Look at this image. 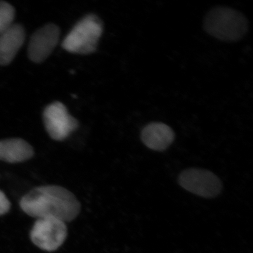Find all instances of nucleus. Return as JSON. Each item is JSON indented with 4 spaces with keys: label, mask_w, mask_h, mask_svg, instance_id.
<instances>
[{
    "label": "nucleus",
    "mask_w": 253,
    "mask_h": 253,
    "mask_svg": "<svg viewBox=\"0 0 253 253\" xmlns=\"http://www.w3.org/2000/svg\"><path fill=\"white\" fill-rule=\"evenodd\" d=\"M20 207L32 217L55 218L65 223L74 220L81 210V204L73 193L56 185L31 190L21 198Z\"/></svg>",
    "instance_id": "nucleus-1"
},
{
    "label": "nucleus",
    "mask_w": 253,
    "mask_h": 253,
    "mask_svg": "<svg viewBox=\"0 0 253 253\" xmlns=\"http://www.w3.org/2000/svg\"><path fill=\"white\" fill-rule=\"evenodd\" d=\"M205 31L210 36L226 42L242 39L249 31V21L239 11L226 6H216L206 15Z\"/></svg>",
    "instance_id": "nucleus-2"
},
{
    "label": "nucleus",
    "mask_w": 253,
    "mask_h": 253,
    "mask_svg": "<svg viewBox=\"0 0 253 253\" xmlns=\"http://www.w3.org/2000/svg\"><path fill=\"white\" fill-rule=\"evenodd\" d=\"M104 31L99 16L89 14L78 21L63 40V49L72 54H91L96 51Z\"/></svg>",
    "instance_id": "nucleus-3"
},
{
    "label": "nucleus",
    "mask_w": 253,
    "mask_h": 253,
    "mask_svg": "<svg viewBox=\"0 0 253 253\" xmlns=\"http://www.w3.org/2000/svg\"><path fill=\"white\" fill-rule=\"evenodd\" d=\"M31 239L37 247L53 252L61 247L68 236L66 223L55 218L37 219L32 228Z\"/></svg>",
    "instance_id": "nucleus-4"
},
{
    "label": "nucleus",
    "mask_w": 253,
    "mask_h": 253,
    "mask_svg": "<svg viewBox=\"0 0 253 253\" xmlns=\"http://www.w3.org/2000/svg\"><path fill=\"white\" fill-rule=\"evenodd\" d=\"M178 183L183 189L206 199L215 198L222 189L221 181L216 174L199 168H189L181 172Z\"/></svg>",
    "instance_id": "nucleus-5"
},
{
    "label": "nucleus",
    "mask_w": 253,
    "mask_h": 253,
    "mask_svg": "<svg viewBox=\"0 0 253 253\" xmlns=\"http://www.w3.org/2000/svg\"><path fill=\"white\" fill-rule=\"evenodd\" d=\"M43 121L50 137L55 141L65 140L79 126L77 120L59 101H55L46 106L43 112Z\"/></svg>",
    "instance_id": "nucleus-6"
},
{
    "label": "nucleus",
    "mask_w": 253,
    "mask_h": 253,
    "mask_svg": "<svg viewBox=\"0 0 253 253\" xmlns=\"http://www.w3.org/2000/svg\"><path fill=\"white\" fill-rule=\"evenodd\" d=\"M61 31L57 25L48 23L37 30L31 36L28 48V57L33 62L42 63L59 43Z\"/></svg>",
    "instance_id": "nucleus-7"
},
{
    "label": "nucleus",
    "mask_w": 253,
    "mask_h": 253,
    "mask_svg": "<svg viewBox=\"0 0 253 253\" xmlns=\"http://www.w3.org/2000/svg\"><path fill=\"white\" fill-rule=\"evenodd\" d=\"M26 40L22 25L13 23L0 34V66L12 62Z\"/></svg>",
    "instance_id": "nucleus-8"
},
{
    "label": "nucleus",
    "mask_w": 253,
    "mask_h": 253,
    "mask_svg": "<svg viewBox=\"0 0 253 253\" xmlns=\"http://www.w3.org/2000/svg\"><path fill=\"white\" fill-rule=\"evenodd\" d=\"M175 138L170 126L163 123H151L143 128L141 139L146 147L154 151H163L168 149Z\"/></svg>",
    "instance_id": "nucleus-9"
},
{
    "label": "nucleus",
    "mask_w": 253,
    "mask_h": 253,
    "mask_svg": "<svg viewBox=\"0 0 253 253\" xmlns=\"http://www.w3.org/2000/svg\"><path fill=\"white\" fill-rule=\"evenodd\" d=\"M34 149L29 143L20 138L0 140V161L9 163L25 162L34 156Z\"/></svg>",
    "instance_id": "nucleus-10"
},
{
    "label": "nucleus",
    "mask_w": 253,
    "mask_h": 253,
    "mask_svg": "<svg viewBox=\"0 0 253 253\" xmlns=\"http://www.w3.org/2000/svg\"><path fill=\"white\" fill-rule=\"evenodd\" d=\"M16 11L12 5L0 1V34L14 22Z\"/></svg>",
    "instance_id": "nucleus-11"
},
{
    "label": "nucleus",
    "mask_w": 253,
    "mask_h": 253,
    "mask_svg": "<svg viewBox=\"0 0 253 253\" xmlns=\"http://www.w3.org/2000/svg\"><path fill=\"white\" fill-rule=\"evenodd\" d=\"M11 209V203L6 195L0 190V216L4 215Z\"/></svg>",
    "instance_id": "nucleus-12"
}]
</instances>
